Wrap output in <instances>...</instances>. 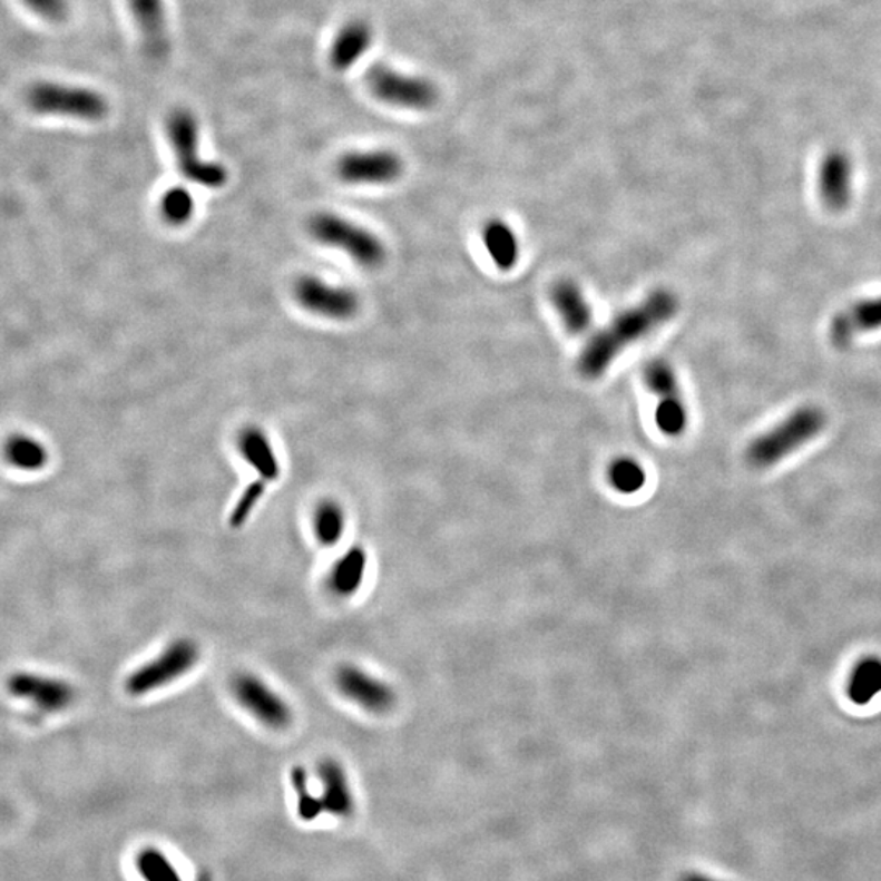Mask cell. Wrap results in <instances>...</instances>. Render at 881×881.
<instances>
[{"instance_id":"1","label":"cell","mask_w":881,"mask_h":881,"mask_svg":"<svg viewBox=\"0 0 881 881\" xmlns=\"http://www.w3.org/2000/svg\"><path fill=\"white\" fill-rule=\"evenodd\" d=\"M677 309L679 301L672 291H653L647 300L642 301L637 307L623 312L613 324L586 343L578 360V371L586 379L599 378L627 346L672 321Z\"/></svg>"},{"instance_id":"2","label":"cell","mask_w":881,"mask_h":881,"mask_svg":"<svg viewBox=\"0 0 881 881\" xmlns=\"http://www.w3.org/2000/svg\"><path fill=\"white\" fill-rule=\"evenodd\" d=\"M828 417L820 407L805 405L790 413L781 423L761 434L746 449L747 464L767 469L814 440L826 427Z\"/></svg>"},{"instance_id":"3","label":"cell","mask_w":881,"mask_h":881,"mask_svg":"<svg viewBox=\"0 0 881 881\" xmlns=\"http://www.w3.org/2000/svg\"><path fill=\"white\" fill-rule=\"evenodd\" d=\"M199 656L202 652L193 638H175L156 658L129 674L126 691L133 697L149 696L192 672L198 665Z\"/></svg>"},{"instance_id":"4","label":"cell","mask_w":881,"mask_h":881,"mask_svg":"<svg viewBox=\"0 0 881 881\" xmlns=\"http://www.w3.org/2000/svg\"><path fill=\"white\" fill-rule=\"evenodd\" d=\"M167 133L178 168L185 178L206 188L226 185V168L221 164L206 163L198 156V123L192 111L185 108L172 111L167 119Z\"/></svg>"},{"instance_id":"5","label":"cell","mask_w":881,"mask_h":881,"mask_svg":"<svg viewBox=\"0 0 881 881\" xmlns=\"http://www.w3.org/2000/svg\"><path fill=\"white\" fill-rule=\"evenodd\" d=\"M309 231L315 241L349 254L364 268H378L384 263L385 248L370 231L336 214L322 213L312 217Z\"/></svg>"},{"instance_id":"6","label":"cell","mask_w":881,"mask_h":881,"mask_svg":"<svg viewBox=\"0 0 881 881\" xmlns=\"http://www.w3.org/2000/svg\"><path fill=\"white\" fill-rule=\"evenodd\" d=\"M27 104L35 114L86 119V121H100L108 114V101L105 100L104 95L86 87L66 86V84H35L27 92Z\"/></svg>"},{"instance_id":"7","label":"cell","mask_w":881,"mask_h":881,"mask_svg":"<svg viewBox=\"0 0 881 881\" xmlns=\"http://www.w3.org/2000/svg\"><path fill=\"white\" fill-rule=\"evenodd\" d=\"M366 84L378 100L407 110H430L437 105L438 89L424 77L409 76L388 65L372 66L366 72Z\"/></svg>"},{"instance_id":"8","label":"cell","mask_w":881,"mask_h":881,"mask_svg":"<svg viewBox=\"0 0 881 881\" xmlns=\"http://www.w3.org/2000/svg\"><path fill=\"white\" fill-rule=\"evenodd\" d=\"M233 694L238 705L266 728L284 730L293 722L290 704L256 674H237Z\"/></svg>"},{"instance_id":"9","label":"cell","mask_w":881,"mask_h":881,"mask_svg":"<svg viewBox=\"0 0 881 881\" xmlns=\"http://www.w3.org/2000/svg\"><path fill=\"white\" fill-rule=\"evenodd\" d=\"M294 293L305 311L332 321H349L360 309V300L354 291L325 283L315 276H304L297 281Z\"/></svg>"},{"instance_id":"10","label":"cell","mask_w":881,"mask_h":881,"mask_svg":"<svg viewBox=\"0 0 881 881\" xmlns=\"http://www.w3.org/2000/svg\"><path fill=\"white\" fill-rule=\"evenodd\" d=\"M340 694L370 714H388L394 708L395 693L388 683L356 665H342L335 673Z\"/></svg>"},{"instance_id":"11","label":"cell","mask_w":881,"mask_h":881,"mask_svg":"<svg viewBox=\"0 0 881 881\" xmlns=\"http://www.w3.org/2000/svg\"><path fill=\"white\" fill-rule=\"evenodd\" d=\"M336 172L350 185H384L392 184L402 175L403 163L391 150H356L339 160Z\"/></svg>"},{"instance_id":"12","label":"cell","mask_w":881,"mask_h":881,"mask_svg":"<svg viewBox=\"0 0 881 881\" xmlns=\"http://www.w3.org/2000/svg\"><path fill=\"white\" fill-rule=\"evenodd\" d=\"M7 687L12 696L33 702L45 712L66 711L77 696L76 689L66 681L35 673L12 674Z\"/></svg>"},{"instance_id":"13","label":"cell","mask_w":881,"mask_h":881,"mask_svg":"<svg viewBox=\"0 0 881 881\" xmlns=\"http://www.w3.org/2000/svg\"><path fill=\"white\" fill-rule=\"evenodd\" d=\"M881 329V296L860 300L831 321L830 339L835 349H848L863 333Z\"/></svg>"},{"instance_id":"14","label":"cell","mask_w":881,"mask_h":881,"mask_svg":"<svg viewBox=\"0 0 881 881\" xmlns=\"http://www.w3.org/2000/svg\"><path fill=\"white\" fill-rule=\"evenodd\" d=\"M143 47L150 61H164L170 51L164 0H129Z\"/></svg>"},{"instance_id":"15","label":"cell","mask_w":881,"mask_h":881,"mask_svg":"<svg viewBox=\"0 0 881 881\" xmlns=\"http://www.w3.org/2000/svg\"><path fill=\"white\" fill-rule=\"evenodd\" d=\"M852 167L844 153L828 154L821 164L820 198L831 213H842L851 203Z\"/></svg>"},{"instance_id":"16","label":"cell","mask_w":881,"mask_h":881,"mask_svg":"<svg viewBox=\"0 0 881 881\" xmlns=\"http://www.w3.org/2000/svg\"><path fill=\"white\" fill-rule=\"evenodd\" d=\"M372 43L371 25L364 20H350L333 40L330 48V66L336 72L353 68L370 49Z\"/></svg>"},{"instance_id":"17","label":"cell","mask_w":881,"mask_h":881,"mask_svg":"<svg viewBox=\"0 0 881 881\" xmlns=\"http://www.w3.org/2000/svg\"><path fill=\"white\" fill-rule=\"evenodd\" d=\"M565 329L571 335H583L591 326V307L577 283L570 280L558 281L550 293Z\"/></svg>"},{"instance_id":"18","label":"cell","mask_w":881,"mask_h":881,"mask_svg":"<svg viewBox=\"0 0 881 881\" xmlns=\"http://www.w3.org/2000/svg\"><path fill=\"white\" fill-rule=\"evenodd\" d=\"M237 448L242 459L258 473L263 482L272 483L278 480L281 473L278 458L268 437L260 428L248 427L242 430L237 438Z\"/></svg>"},{"instance_id":"19","label":"cell","mask_w":881,"mask_h":881,"mask_svg":"<svg viewBox=\"0 0 881 881\" xmlns=\"http://www.w3.org/2000/svg\"><path fill=\"white\" fill-rule=\"evenodd\" d=\"M366 570V550L361 546H353L333 565L326 577V589L336 598L349 599L360 591Z\"/></svg>"},{"instance_id":"20","label":"cell","mask_w":881,"mask_h":881,"mask_svg":"<svg viewBox=\"0 0 881 881\" xmlns=\"http://www.w3.org/2000/svg\"><path fill=\"white\" fill-rule=\"evenodd\" d=\"M317 775L322 781L321 800L324 812L335 816H350L354 810V799L343 765L335 760L322 761Z\"/></svg>"},{"instance_id":"21","label":"cell","mask_w":881,"mask_h":881,"mask_svg":"<svg viewBox=\"0 0 881 881\" xmlns=\"http://www.w3.org/2000/svg\"><path fill=\"white\" fill-rule=\"evenodd\" d=\"M482 237L488 254L498 268L503 272L515 268L519 258L518 237L507 223L500 219L488 221Z\"/></svg>"},{"instance_id":"22","label":"cell","mask_w":881,"mask_h":881,"mask_svg":"<svg viewBox=\"0 0 881 881\" xmlns=\"http://www.w3.org/2000/svg\"><path fill=\"white\" fill-rule=\"evenodd\" d=\"M881 693V658L865 656L852 669L848 696L855 705H867Z\"/></svg>"},{"instance_id":"23","label":"cell","mask_w":881,"mask_h":881,"mask_svg":"<svg viewBox=\"0 0 881 881\" xmlns=\"http://www.w3.org/2000/svg\"><path fill=\"white\" fill-rule=\"evenodd\" d=\"M3 454L10 466L25 472H38L48 464V449L43 442L27 437V434H13L3 446Z\"/></svg>"},{"instance_id":"24","label":"cell","mask_w":881,"mask_h":881,"mask_svg":"<svg viewBox=\"0 0 881 881\" xmlns=\"http://www.w3.org/2000/svg\"><path fill=\"white\" fill-rule=\"evenodd\" d=\"M312 526H314L315 539L321 546H336L342 540L343 534H345V510H343L339 501H321L315 508Z\"/></svg>"},{"instance_id":"25","label":"cell","mask_w":881,"mask_h":881,"mask_svg":"<svg viewBox=\"0 0 881 881\" xmlns=\"http://www.w3.org/2000/svg\"><path fill=\"white\" fill-rule=\"evenodd\" d=\"M655 420L656 427L666 437H681L686 431L689 415L681 392L662 397V402L656 407Z\"/></svg>"},{"instance_id":"26","label":"cell","mask_w":881,"mask_h":881,"mask_svg":"<svg viewBox=\"0 0 881 881\" xmlns=\"http://www.w3.org/2000/svg\"><path fill=\"white\" fill-rule=\"evenodd\" d=\"M159 211L168 226L180 227L192 221L193 214H195V202L185 188L175 186L164 193Z\"/></svg>"},{"instance_id":"27","label":"cell","mask_w":881,"mask_h":881,"mask_svg":"<svg viewBox=\"0 0 881 881\" xmlns=\"http://www.w3.org/2000/svg\"><path fill=\"white\" fill-rule=\"evenodd\" d=\"M610 486L620 493H637L645 486V472L637 461L630 458H619L609 467Z\"/></svg>"},{"instance_id":"28","label":"cell","mask_w":881,"mask_h":881,"mask_svg":"<svg viewBox=\"0 0 881 881\" xmlns=\"http://www.w3.org/2000/svg\"><path fill=\"white\" fill-rule=\"evenodd\" d=\"M291 785L297 795V813L302 820L314 821L315 818L324 813L321 796L312 795L311 789H309L307 771L301 765H296L291 771Z\"/></svg>"},{"instance_id":"29","label":"cell","mask_w":881,"mask_h":881,"mask_svg":"<svg viewBox=\"0 0 881 881\" xmlns=\"http://www.w3.org/2000/svg\"><path fill=\"white\" fill-rule=\"evenodd\" d=\"M144 881H182L172 863L156 849H146L136 859Z\"/></svg>"},{"instance_id":"30","label":"cell","mask_w":881,"mask_h":881,"mask_svg":"<svg viewBox=\"0 0 881 881\" xmlns=\"http://www.w3.org/2000/svg\"><path fill=\"white\" fill-rule=\"evenodd\" d=\"M645 384L648 385L653 394L663 397L679 392V384H677L676 372H674L672 364L666 363L665 360L649 361L644 371Z\"/></svg>"},{"instance_id":"31","label":"cell","mask_w":881,"mask_h":881,"mask_svg":"<svg viewBox=\"0 0 881 881\" xmlns=\"http://www.w3.org/2000/svg\"><path fill=\"white\" fill-rule=\"evenodd\" d=\"M266 486H268V483L263 482L262 479H258L245 488L244 491H242L241 498H238L237 503H235L234 510L229 516L231 528L241 529L242 526L247 522V519L251 518L252 512H254L255 508L258 507L263 495H265Z\"/></svg>"},{"instance_id":"32","label":"cell","mask_w":881,"mask_h":881,"mask_svg":"<svg viewBox=\"0 0 881 881\" xmlns=\"http://www.w3.org/2000/svg\"><path fill=\"white\" fill-rule=\"evenodd\" d=\"M23 3L48 22H62L69 12L66 0H23Z\"/></svg>"},{"instance_id":"33","label":"cell","mask_w":881,"mask_h":881,"mask_svg":"<svg viewBox=\"0 0 881 881\" xmlns=\"http://www.w3.org/2000/svg\"><path fill=\"white\" fill-rule=\"evenodd\" d=\"M679 881H720L715 879H711V877L704 875V873H696L691 872L686 873Z\"/></svg>"}]
</instances>
